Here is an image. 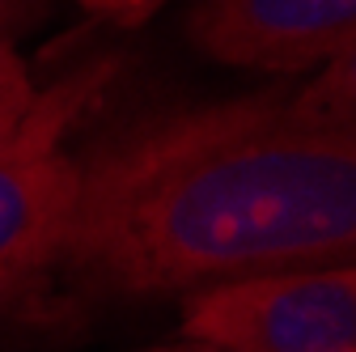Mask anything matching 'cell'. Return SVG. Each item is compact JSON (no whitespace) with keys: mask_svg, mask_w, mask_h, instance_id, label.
Listing matches in <instances>:
<instances>
[{"mask_svg":"<svg viewBox=\"0 0 356 352\" xmlns=\"http://www.w3.org/2000/svg\"><path fill=\"white\" fill-rule=\"evenodd\" d=\"M89 17H106L115 26H145L153 13H161L170 0H76Z\"/></svg>","mask_w":356,"mask_h":352,"instance_id":"cell-6","label":"cell"},{"mask_svg":"<svg viewBox=\"0 0 356 352\" xmlns=\"http://www.w3.org/2000/svg\"><path fill=\"white\" fill-rule=\"evenodd\" d=\"M47 13V0H0V51L13 47V42L34 30Z\"/></svg>","mask_w":356,"mask_h":352,"instance_id":"cell-7","label":"cell"},{"mask_svg":"<svg viewBox=\"0 0 356 352\" xmlns=\"http://www.w3.org/2000/svg\"><path fill=\"white\" fill-rule=\"evenodd\" d=\"M187 38L212 64L305 77L356 51V0H195Z\"/></svg>","mask_w":356,"mask_h":352,"instance_id":"cell-4","label":"cell"},{"mask_svg":"<svg viewBox=\"0 0 356 352\" xmlns=\"http://www.w3.org/2000/svg\"><path fill=\"white\" fill-rule=\"evenodd\" d=\"M178 331L220 352H356V263L191 289L178 297Z\"/></svg>","mask_w":356,"mask_h":352,"instance_id":"cell-3","label":"cell"},{"mask_svg":"<svg viewBox=\"0 0 356 352\" xmlns=\"http://www.w3.org/2000/svg\"><path fill=\"white\" fill-rule=\"evenodd\" d=\"M22 289H26V285H22V280H13V276H5V272H0V305H5V301H9V297H17V293H22Z\"/></svg>","mask_w":356,"mask_h":352,"instance_id":"cell-9","label":"cell"},{"mask_svg":"<svg viewBox=\"0 0 356 352\" xmlns=\"http://www.w3.org/2000/svg\"><path fill=\"white\" fill-rule=\"evenodd\" d=\"M145 352H220V348H212V344H200V339H178V344H161V348H145Z\"/></svg>","mask_w":356,"mask_h":352,"instance_id":"cell-8","label":"cell"},{"mask_svg":"<svg viewBox=\"0 0 356 352\" xmlns=\"http://www.w3.org/2000/svg\"><path fill=\"white\" fill-rule=\"evenodd\" d=\"M34 98V81H30V68L22 64V56L13 47L0 51V141L9 136V127L22 119V111L30 106Z\"/></svg>","mask_w":356,"mask_h":352,"instance_id":"cell-5","label":"cell"},{"mask_svg":"<svg viewBox=\"0 0 356 352\" xmlns=\"http://www.w3.org/2000/svg\"><path fill=\"white\" fill-rule=\"evenodd\" d=\"M115 60H85L47 90H34L22 119L0 141V272L30 285L51 259L76 212V157L68 131L98 102Z\"/></svg>","mask_w":356,"mask_h":352,"instance_id":"cell-2","label":"cell"},{"mask_svg":"<svg viewBox=\"0 0 356 352\" xmlns=\"http://www.w3.org/2000/svg\"><path fill=\"white\" fill-rule=\"evenodd\" d=\"M356 56L309 85L161 106L76 157L51 259L81 297H183L280 268L356 263Z\"/></svg>","mask_w":356,"mask_h":352,"instance_id":"cell-1","label":"cell"}]
</instances>
